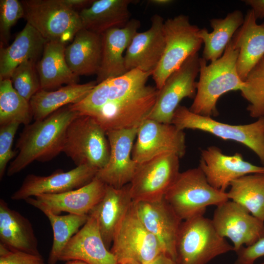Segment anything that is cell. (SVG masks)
<instances>
[{
    "instance_id": "cell-41",
    "label": "cell",
    "mask_w": 264,
    "mask_h": 264,
    "mask_svg": "<svg viewBox=\"0 0 264 264\" xmlns=\"http://www.w3.org/2000/svg\"><path fill=\"white\" fill-rule=\"evenodd\" d=\"M243 1L251 7L257 20L264 19V0H246Z\"/></svg>"
},
{
    "instance_id": "cell-5",
    "label": "cell",
    "mask_w": 264,
    "mask_h": 264,
    "mask_svg": "<svg viewBox=\"0 0 264 264\" xmlns=\"http://www.w3.org/2000/svg\"><path fill=\"white\" fill-rule=\"evenodd\" d=\"M63 152L76 166L104 168L110 155L106 132L91 116L79 114L69 125Z\"/></svg>"
},
{
    "instance_id": "cell-32",
    "label": "cell",
    "mask_w": 264,
    "mask_h": 264,
    "mask_svg": "<svg viewBox=\"0 0 264 264\" xmlns=\"http://www.w3.org/2000/svg\"><path fill=\"white\" fill-rule=\"evenodd\" d=\"M227 192L229 200L264 221V173L248 174L233 180Z\"/></svg>"
},
{
    "instance_id": "cell-33",
    "label": "cell",
    "mask_w": 264,
    "mask_h": 264,
    "mask_svg": "<svg viewBox=\"0 0 264 264\" xmlns=\"http://www.w3.org/2000/svg\"><path fill=\"white\" fill-rule=\"evenodd\" d=\"M51 224L53 242L48 258V264H56L60 254L70 239L87 221L88 215L68 214L60 215L48 211L44 212Z\"/></svg>"
},
{
    "instance_id": "cell-44",
    "label": "cell",
    "mask_w": 264,
    "mask_h": 264,
    "mask_svg": "<svg viewBox=\"0 0 264 264\" xmlns=\"http://www.w3.org/2000/svg\"><path fill=\"white\" fill-rule=\"evenodd\" d=\"M171 0H150L148 2L157 6H165L173 2Z\"/></svg>"
},
{
    "instance_id": "cell-7",
    "label": "cell",
    "mask_w": 264,
    "mask_h": 264,
    "mask_svg": "<svg viewBox=\"0 0 264 264\" xmlns=\"http://www.w3.org/2000/svg\"><path fill=\"white\" fill-rule=\"evenodd\" d=\"M199 29L183 14L164 21L165 48L152 75L157 89L162 88L169 76L187 58L198 53L202 44L198 36Z\"/></svg>"
},
{
    "instance_id": "cell-36",
    "label": "cell",
    "mask_w": 264,
    "mask_h": 264,
    "mask_svg": "<svg viewBox=\"0 0 264 264\" xmlns=\"http://www.w3.org/2000/svg\"><path fill=\"white\" fill-rule=\"evenodd\" d=\"M34 60L25 61L14 70L10 80L16 91L29 102L31 97L41 89Z\"/></svg>"
},
{
    "instance_id": "cell-42",
    "label": "cell",
    "mask_w": 264,
    "mask_h": 264,
    "mask_svg": "<svg viewBox=\"0 0 264 264\" xmlns=\"http://www.w3.org/2000/svg\"><path fill=\"white\" fill-rule=\"evenodd\" d=\"M145 264H177L176 260L165 253H162Z\"/></svg>"
},
{
    "instance_id": "cell-1",
    "label": "cell",
    "mask_w": 264,
    "mask_h": 264,
    "mask_svg": "<svg viewBox=\"0 0 264 264\" xmlns=\"http://www.w3.org/2000/svg\"><path fill=\"white\" fill-rule=\"evenodd\" d=\"M79 114L70 104L25 126L16 143L18 154L10 164L7 175L20 172L34 161H49L63 152L67 129Z\"/></svg>"
},
{
    "instance_id": "cell-22",
    "label": "cell",
    "mask_w": 264,
    "mask_h": 264,
    "mask_svg": "<svg viewBox=\"0 0 264 264\" xmlns=\"http://www.w3.org/2000/svg\"><path fill=\"white\" fill-rule=\"evenodd\" d=\"M140 26V21L132 19L124 27L112 28L102 34V57L97 74V84L128 72L125 66L124 51Z\"/></svg>"
},
{
    "instance_id": "cell-9",
    "label": "cell",
    "mask_w": 264,
    "mask_h": 264,
    "mask_svg": "<svg viewBox=\"0 0 264 264\" xmlns=\"http://www.w3.org/2000/svg\"><path fill=\"white\" fill-rule=\"evenodd\" d=\"M110 250L117 262L132 260L140 264L165 253L157 238L141 223L132 205L115 233Z\"/></svg>"
},
{
    "instance_id": "cell-17",
    "label": "cell",
    "mask_w": 264,
    "mask_h": 264,
    "mask_svg": "<svg viewBox=\"0 0 264 264\" xmlns=\"http://www.w3.org/2000/svg\"><path fill=\"white\" fill-rule=\"evenodd\" d=\"M98 170L87 165L64 172L59 169L47 176L29 174L11 196L14 200H24L42 194H56L82 187L90 182Z\"/></svg>"
},
{
    "instance_id": "cell-8",
    "label": "cell",
    "mask_w": 264,
    "mask_h": 264,
    "mask_svg": "<svg viewBox=\"0 0 264 264\" xmlns=\"http://www.w3.org/2000/svg\"><path fill=\"white\" fill-rule=\"evenodd\" d=\"M27 22L47 41L66 44L83 28L79 12L63 0H24L21 1Z\"/></svg>"
},
{
    "instance_id": "cell-28",
    "label": "cell",
    "mask_w": 264,
    "mask_h": 264,
    "mask_svg": "<svg viewBox=\"0 0 264 264\" xmlns=\"http://www.w3.org/2000/svg\"><path fill=\"white\" fill-rule=\"evenodd\" d=\"M131 0H94L79 13L83 28L102 35L115 28H122L130 21Z\"/></svg>"
},
{
    "instance_id": "cell-24",
    "label": "cell",
    "mask_w": 264,
    "mask_h": 264,
    "mask_svg": "<svg viewBox=\"0 0 264 264\" xmlns=\"http://www.w3.org/2000/svg\"><path fill=\"white\" fill-rule=\"evenodd\" d=\"M256 21L252 11L249 10L243 24L232 39L234 47L239 50L237 69L243 81L264 56V27Z\"/></svg>"
},
{
    "instance_id": "cell-37",
    "label": "cell",
    "mask_w": 264,
    "mask_h": 264,
    "mask_svg": "<svg viewBox=\"0 0 264 264\" xmlns=\"http://www.w3.org/2000/svg\"><path fill=\"white\" fill-rule=\"evenodd\" d=\"M24 16V11L21 1L18 0H0V32L3 42L5 43L8 42L11 27Z\"/></svg>"
},
{
    "instance_id": "cell-27",
    "label": "cell",
    "mask_w": 264,
    "mask_h": 264,
    "mask_svg": "<svg viewBox=\"0 0 264 264\" xmlns=\"http://www.w3.org/2000/svg\"><path fill=\"white\" fill-rule=\"evenodd\" d=\"M47 41L29 23L26 24L13 42L0 52V81L9 79L22 63L34 60L43 53Z\"/></svg>"
},
{
    "instance_id": "cell-31",
    "label": "cell",
    "mask_w": 264,
    "mask_h": 264,
    "mask_svg": "<svg viewBox=\"0 0 264 264\" xmlns=\"http://www.w3.org/2000/svg\"><path fill=\"white\" fill-rule=\"evenodd\" d=\"M244 19L242 11L235 10L224 18L211 19V32L206 28L199 29L198 36L204 44L202 58L211 62L220 58L236 32L243 24Z\"/></svg>"
},
{
    "instance_id": "cell-48",
    "label": "cell",
    "mask_w": 264,
    "mask_h": 264,
    "mask_svg": "<svg viewBox=\"0 0 264 264\" xmlns=\"http://www.w3.org/2000/svg\"><path fill=\"white\" fill-rule=\"evenodd\" d=\"M262 26H263L264 27V21L261 24Z\"/></svg>"
},
{
    "instance_id": "cell-39",
    "label": "cell",
    "mask_w": 264,
    "mask_h": 264,
    "mask_svg": "<svg viewBox=\"0 0 264 264\" xmlns=\"http://www.w3.org/2000/svg\"><path fill=\"white\" fill-rule=\"evenodd\" d=\"M0 264H46L41 255L12 250L0 243Z\"/></svg>"
},
{
    "instance_id": "cell-11",
    "label": "cell",
    "mask_w": 264,
    "mask_h": 264,
    "mask_svg": "<svg viewBox=\"0 0 264 264\" xmlns=\"http://www.w3.org/2000/svg\"><path fill=\"white\" fill-rule=\"evenodd\" d=\"M200 58L198 53L190 56L167 79L159 90L155 105L148 118L172 124L174 112L185 97H195L196 79L199 73Z\"/></svg>"
},
{
    "instance_id": "cell-43",
    "label": "cell",
    "mask_w": 264,
    "mask_h": 264,
    "mask_svg": "<svg viewBox=\"0 0 264 264\" xmlns=\"http://www.w3.org/2000/svg\"><path fill=\"white\" fill-rule=\"evenodd\" d=\"M63 1L65 3L74 9L75 7H80L87 5H90L94 0H63Z\"/></svg>"
},
{
    "instance_id": "cell-47",
    "label": "cell",
    "mask_w": 264,
    "mask_h": 264,
    "mask_svg": "<svg viewBox=\"0 0 264 264\" xmlns=\"http://www.w3.org/2000/svg\"><path fill=\"white\" fill-rule=\"evenodd\" d=\"M234 264H248L243 263L237 259V260L234 262Z\"/></svg>"
},
{
    "instance_id": "cell-29",
    "label": "cell",
    "mask_w": 264,
    "mask_h": 264,
    "mask_svg": "<svg viewBox=\"0 0 264 264\" xmlns=\"http://www.w3.org/2000/svg\"><path fill=\"white\" fill-rule=\"evenodd\" d=\"M65 45L59 40L45 44L37 67L41 89L50 91L63 84H77L79 77L71 71L66 60Z\"/></svg>"
},
{
    "instance_id": "cell-20",
    "label": "cell",
    "mask_w": 264,
    "mask_h": 264,
    "mask_svg": "<svg viewBox=\"0 0 264 264\" xmlns=\"http://www.w3.org/2000/svg\"><path fill=\"white\" fill-rule=\"evenodd\" d=\"M164 23L163 18L155 14L151 18L150 28L135 34L124 55L127 71L137 69L152 75L165 48Z\"/></svg>"
},
{
    "instance_id": "cell-21",
    "label": "cell",
    "mask_w": 264,
    "mask_h": 264,
    "mask_svg": "<svg viewBox=\"0 0 264 264\" xmlns=\"http://www.w3.org/2000/svg\"><path fill=\"white\" fill-rule=\"evenodd\" d=\"M78 260L88 264H116L106 246L96 218L88 214L86 223L70 239L62 250L59 261Z\"/></svg>"
},
{
    "instance_id": "cell-40",
    "label": "cell",
    "mask_w": 264,
    "mask_h": 264,
    "mask_svg": "<svg viewBox=\"0 0 264 264\" xmlns=\"http://www.w3.org/2000/svg\"><path fill=\"white\" fill-rule=\"evenodd\" d=\"M236 253L239 260L254 264L257 259L264 256V237L250 246L242 247Z\"/></svg>"
},
{
    "instance_id": "cell-6",
    "label": "cell",
    "mask_w": 264,
    "mask_h": 264,
    "mask_svg": "<svg viewBox=\"0 0 264 264\" xmlns=\"http://www.w3.org/2000/svg\"><path fill=\"white\" fill-rule=\"evenodd\" d=\"M172 124L181 130H200L242 144L255 153L264 165V116L248 124L230 125L196 114L179 105L174 112Z\"/></svg>"
},
{
    "instance_id": "cell-16",
    "label": "cell",
    "mask_w": 264,
    "mask_h": 264,
    "mask_svg": "<svg viewBox=\"0 0 264 264\" xmlns=\"http://www.w3.org/2000/svg\"><path fill=\"white\" fill-rule=\"evenodd\" d=\"M106 185L95 177L90 182L79 188L60 194L40 195L24 201L43 213L48 211L60 215L64 212L88 215L103 198Z\"/></svg>"
},
{
    "instance_id": "cell-25",
    "label": "cell",
    "mask_w": 264,
    "mask_h": 264,
    "mask_svg": "<svg viewBox=\"0 0 264 264\" xmlns=\"http://www.w3.org/2000/svg\"><path fill=\"white\" fill-rule=\"evenodd\" d=\"M102 38L85 28L75 35L66 47L65 58L71 71L77 76L97 74L101 65Z\"/></svg>"
},
{
    "instance_id": "cell-10",
    "label": "cell",
    "mask_w": 264,
    "mask_h": 264,
    "mask_svg": "<svg viewBox=\"0 0 264 264\" xmlns=\"http://www.w3.org/2000/svg\"><path fill=\"white\" fill-rule=\"evenodd\" d=\"M180 158L166 153L141 164L130 182L133 201H153L164 198L179 172Z\"/></svg>"
},
{
    "instance_id": "cell-13",
    "label": "cell",
    "mask_w": 264,
    "mask_h": 264,
    "mask_svg": "<svg viewBox=\"0 0 264 264\" xmlns=\"http://www.w3.org/2000/svg\"><path fill=\"white\" fill-rule=\"evenodd\" d=\"M158 91L156 87L146 86L125 99L106 104L91 117L106 132L139 127L152 110Z\"/></svg>"
},
{
    "instance_id": "cell-12",
    "label": "cell",
    "mask_w": 264,
    "mask_h": 264,
    "mask_svg": "<svg viewBox=\"0 0 264 264\" xmlns=\"http://www.w3.org/2000/svg\"><path fill=\"white\" fill-rule=\"evenodd\" d=\"M132 157L141 164L166 153H173L180 158L186 152L185 134L172 124L145 119L138 127Z\"/></svg>"
},
{
    "instance_id": "cell-15",
    "label": "cell",
    "mask_w": 264,
    "mask_h": 264,
    "mask_svg": "<svg viewBox=\"0 0 264 264\" xmlns=\"http://www.w3.org/2000/svg\"><path fill=\"white\" fill-rule=\"evenodd\" d=\"M138 129V127H134L106 132L110 155L106 166L98 171L96 178L116 188L130 183L138 166L132 157Z\"/></svg>"
},
{
    "instance_id": "cell-26",
    "label": "cell",
    "mask_w": 264,
    "mask_h": 264,
    "mask_svg": "<svg viewBox=\"0 0 264 264\" xmlns=\"http://www.w3.org/2000/svg\"><path fill=\"white\" fill-rule=\"evenodd\" d=\"M0 243L7 248L40 255L38 242L28 219L0 199Z\"/></svg>"
},
{
    "instance_id": "cell-2",
    "label": "cell",
    "mask_w": 264,
    "mask_h": 264,
    "mask_svg": "<svg viewBox=\"0 0 264 264\" xmlns=\"http://www.w3.org/2000/svg\"><path fill=\"white\" fill-rule=\"evenodd\" d=\"M238 54L231 40L222 56L216 61L207 65L206 61L200 58L199 78L190 111L202 116H217L220 97L230 91L243 88L244 82L237 69Z\"/></svg>"
},
{
    "instance_id": "cell-38",
    "label": "cell",
    "mask_w": 264,
    "mask_h": 264,
    "mask_svg": "<svg viewBox=\"0 0 264 264\" xmlns=\"http://www.w3.org/2000/svg\"><path fill=\"white\" fill-rule=\"evenodd\" d=\"M21 124L13 122L0 126V178L4 174L9 161L16 157L18 152L12 150V145L16 133Z\"/></svg>"
},
{
    "instance_id": "cell-23",
    "label": "cell",
    "mask_w": 264,
    "mask_h": 264,
    "mask_svg": "<svg viewBox=\"0 0 264 264\" xmlns=\"http://www.w3.org/2000/svg\"><path fill=\"white\" fill-rule=\"evenodd\" d=\"M132 201L130 183L120 188L106 185L103 198L89 213L96 218L104 243L109 250L115 233Z\"/></svg>"
},
{
    "instance_id": "cell-46",
    "label": "cell",
    "mask_w": 264,
    "mask_h": 264,
    "mask_svg": "<svg viewBox=\"0 0 264 264\" xmlns=\"http://www.w3.org/2000/svg\"><path fill=\"white\" fill-rule=\"evenodd\" d=\"M116 264H140L139 263L132 260H126L117 262Z\"/></svg>"
},
{
    "instance_id": "cell-35",
    "label": "cell",
    "mask_w": 264,
    "mask_h": 264,
    "mask_svg": "<svg viewBox=\"0 0 264 264\" xmlns=\"http://www.w3.org/2000/svg\"><path fill=\"white\" fill-rule=\"evenodd\" d=\"M242 96L249 105L246 110L251 117L264 116V56L252 69L244 81Z\"/></svg>"
},
{
    "instance_id": "cell-3",
    "label": "cell",
    "mask_w": 264,
    "mask_h": 264,
    "mask_svg": "<svg viewBox=\"0 0 264 264\" xmlns=\"http://www.w3.org/2000/svg\"><path fill=\"white\" fill-rule=\"evenodd\" d=\"M232 251L233 245L218 233L212 220L204 215L182 221L176 243L177 264H207Z\"/></svg>"
},
{
    "instance_id": "cell-18",
    "label": "cell",
    "mask_w": 264,
    "mask_h": 264,
    "mask_svg": "<svg viewBox=\"0 0 264 264\" xmlns=\"http://www.w3.org/2000/svg\"><path fill=\"white\" fill-rule=\"evenodd\" d=\"M132 207L145 227L160 242L165 252L176 260V240L183 220L164 198L153 201H133Z\"/></svg>"
},
{
    "instance_id": "cell-4",
    "label": "cell",
    "mask_w": 264,
    "mask_h": 264,
    "mask_svg": "<svg viewBox=\"0 0 264 264\" xmlns=\"http://www.w3.org/2000/svg\"><path fill=\"white\" fill-rule=\"evenodd\" d=\"M164 198L182 220L204 215L208 206L229 200L227 192L208 183L199 166L180 172Z\"/></svg>"
},
{
    "instance_id": "cell-30",
    "label": "cell",
    "mask_w": 264,
    "mask_h": 264,
    "mask_svg": "<svg viewBox=\"0 0 264 264\" xmlns=\"http://www.w3.org/2000/svg\"><path fill=\"white\" fill-rule=\"evenodd\" d=\"M96 85L95 81L68 85L52 91L40 89L29 101L33 118L35 121L43 119L63 107L79 103Z\"/></svg>"
},
{
    "instance_id": "cell-19",
    "label": "cell",
    "mask_w": 264,
    "mask_h": 264,
    "mask_svg": "<svg viewBox=\"0 0 264 264\" xmlns=\"http://www.w3.org/2000/svg\"><path fill=\"white\" fill-rule=\"evenodd\" d=\"M208 183L223 192L234 180L243 176L264 173V166H259L244 160L242 154H224L216 146H210L201 151L198 166Z\"/></svg>"
},
{
    "instance_id": "cell-34",
    "label": "cell",
    "mask_w": 264,
    "mask_h": 264,
    "mask_svg": "<svg viewBox=\"0 0 264 264\" xmlns=\"http://www.w3.org/2000/svg\"><path fill=\"white\" fill-rule=\"evenodd\" d=\"M33 118L29 102L14 88L11 80L0 81V125L17 122L25 126Z\"/></svg>"
},
{
    "instance_id": "cell-14",
    "label": "cell",
    "mask_w": 264,
    "mask_h": 264,
    "mask_svg": "<svg viewBox=\"0 0 264 264\" xmlns=\"http://www.w3.org/2000/svg\"><path fill=\"white\" fill-rule=\"evenodd\" d=\"M212 220L218 233L231 240L236 253L264 237V221L232 200L217 206Z\"/></svg>"
},
{
    "instance_id": "cell-45",
    "label": "cell",
    "mask_w": 264,
    "mask_h": 264,
    "mask_svg": "<svg viewBox=\"0 0 264 264\" xmlns=\"http://www.w3.org/2000/svg\"><path fill=\"white\" fill-rule=\"evenodd\" d=\"M65 264H88V263L82 261L78 260H72L66 261Z\"/></svg>"
},
{
    "instance_id": "cell-49",
    "label": "cell",
    "mask_w": 264,
    "mask_h": 264,
    "mask_svg": "<svg viewBox=\"0 0 264 264\" xmlns=\"http://www.w3.org/2000/svg\"><path fill=\"white\" fill-rule=\"evenodd\" d=\"M264 264V263H261V264Z\"/></svg>"
}]
</instances>
